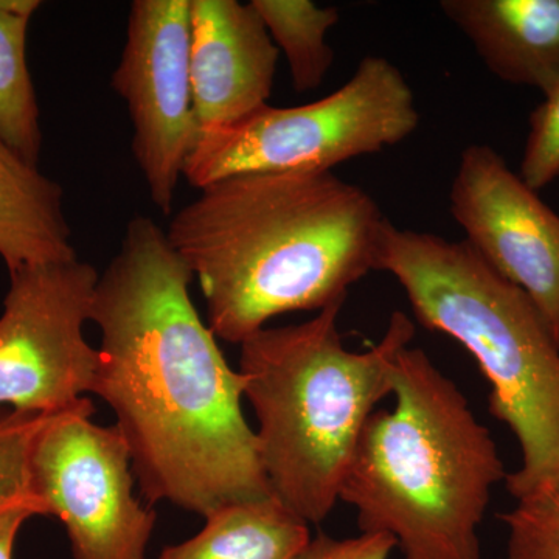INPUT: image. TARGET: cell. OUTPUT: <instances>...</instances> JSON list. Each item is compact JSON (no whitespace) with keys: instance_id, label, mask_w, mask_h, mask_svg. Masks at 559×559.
<instances>
[{"instance_id":"obj_1","label":"cell","mask_w":559,"mask_h":559,"mask_svg":"<svg viewBox=\"0 0 559 559\" xmlns=\"http://www.w3.org/2000/svg\"><path fill=\"white\" fill-rule=\"evenodd\" d=\"M193 278L167 231L148 216L128 223L92 300L102 331L92 393L116 414L143 496L205 518L272 495L242 414L245 381L194 307Z\"/></svg>"},{"instance_id":"obj_2","label":"cell","mask_w":559,"mask_h":559,"mask_svg":"<svg viewBox=\"0 0 559 559\" xmlns=\"http://www.w3.org/2000/svg\"><path fill=\"white\" fill-rule=\"evenodd\" d=\"M200 191L167 237L218 340L241 345L280 314L322 311L378 271L390 221L333 171L234 176Z\"/></svg>"},{"instance_id":"obj_3","label":"cell","mask_w":559,"mask_h":559,"mask_svg":"<svg viewBox=\"0 0 559 559\" xmlns=\"http://www.w3.org/2000/svg\"><path fill=\"white\" fill-rule=\"evenodd\" d=\"M392 384V409L360 430L342 502L360 533L392 536L404 559H481L479 527L509 476L498 444L425 349H401Z\"/></svg>"},{"instance_id":"obj_4","label":"cell","mask_w":559,"mask_h":559,"mask_svg":"<svg viewBox=\"0 0 559 559\" xmlns=\"http://www.w3.org/2000/svg\"><path fill=\"white\" fill-rule=\"evenodd\" d=\"M344 304L241 344L245 396L259 421L271 495L308 525L325 521L340 502L360 430L392 395L393 362L415 337L409 316L395 311L378 344L352 352L340 331Z\"/></svg>"},{"instance_id":"obj_5","label":"cell","mask_w":559,"mask_h":559,"mask_svg":"<svg viewBox=\"0 0 559 559\" xmlns=\"http://www.w3.org/2000/svg\"><path fill=\"white\" fill-rule=\"evenodd\" d=\"M378 271L392 274L423 326L468 349L489 382V412L516 437L514 499L559 474V345L532 299L466 241L389 224Z\"/></svg>"},{"instance_id":"obj_6","label":"cell","mask_w":559,"mask_h":559,"mask_svg":"<svg viewBox=\"0 0 559 559\" xmlns=\"http://www.w3.org/2000/svg\"><path fill=\"white\" fill-rule=\"evenodd\" d=\"M419 124L414 91L384 57L369 55L329 97L294 108L264 105L201 132L183 167L198 190L241 175L333 171L336 165L381 153Z\"/></svg>"},{"instance_id":"obj_7","label":"cell","mask_w":559,"mask_h":559,"mask_svg":"<svg viewBox=\"0 0 559 559\" xmlns=\"http://www.w3.org/2000/svg\"><path fill=\"white\" fill-rule=\"evenodd\" d=\"M81 399L51 412L33 441L28 491L40 516L68 530L73 559H145L156 513L134 496L127 441L92 421Z\"/></svg>"},{"instance_id":"obj_8","label":"cell","mask_w":559,"mask_h":559,"mask_svg":"<svg viewBox=\"0 0 559 559\" xmlns=\"http://www.w3.org/2000/svg\"><path fill=\"white\" fill-rule=\"evenodd\" d=\"M98 277L79 259L10 272L0 316V409L51 414L92 393L100 355L84 323Z\"/></svg>"},{"instance_id":"obj_9","label":"cell","mask_w":559,"mask_h":559,"mask_svg":"<svg viewBox=\"0 0 559 559\" xmlns=\"http://www.w3.org/2000/svg\"><path fill=\"white\" fill-rule=\"evenodd\" d=\"M190 0H135L110 87L132 123V154L151 201L170 215L201 135L190 72Z\"/></svg>"},{"instance_id":"obj_10","label":"cell","mask_w":559,"mask_h":559,"mask_svg":"<svg viewBox=\"0 0 559 559\" xmlns=\"http://www.w3.org/2000/svg\"><path fill=\"white\" fill-rule=\"evenodd\" d=\"M466 242L536 305L559 345V215L498 151L471 143L450 191Z\"/></svg>"},{"instance_id":"obj_11","label":"cell","mask_w":559,"mask_h":559,"mask_svg":"<svg viewBox=\"0 0 559 559\" xmlns=\"http://www.w3.org/2000/svg\"><path fill=\"white\" fill-rule=\"evenodd\" d=\"M190 72L201 132L267 105L280 51L253 7L190 0Z\"/></svg>"},{"instance_id":"obj_12","label":"cell","mask_w":559,"mask_h":559,"mask_svg":"<svg viewBox=\"0 0 559 559\" xmlns=\"http://www.w3.org/2000/svg\"><path fill=\"white\" fill-rule=\"evenodd\" d=\"M489 72L539 90L559 79V0H441Z\"/></svg>"},{"instance_id":"obj_13","label":"cell","mask_w":559,"mask_h":559,"mask_svg":"<svg viewBox=\"0 0 559 559\" xmlns=\"http://www.w3.org/2000/svg\"><path fill=\"white\" fill-rule=\"evenodd\" d=\"M60 183L0 139V257L9 272L76 260Z\"/></svg>"},{"instance_id":"obj_14","label":"cell","mask_w":559,"mask_h":559,"mask_svg":"<svg viewBox=\"0 0 559 559\" xmlns=\"http://www.w3.org/2000/svg\"><path fill=\"white\" fill-rule=\"evenodd\" d=\"M310 539V525L270 496L213 510L197 536L159 559H297Z\"/></svg>"},{"instance_id":"obj_15","label":"cell","mask_w":559,"mask_h":559,"mask_svg":"<svg viewBox=\"0 0 559 559\" xmlns=\"http://www.w3.org/2000/svg\"><path fill=\"white\" fill-rule=\"evenodd\" d=\"M272 43L285 53L294 90H318L334 61L326 35L340 22L334 7L312 0H250Z\"/></svg>"},{"instance_id":"obj_16","label":"cell","mask_w":559,"mask_h":559,"mask_svg":"<svg viewBox=\"0 0 559 559\" xmlns=\"http://www.w3.org/2000/svg\"><path fill=\"white\" fill-rule=\"evenodd\" d=\"M28 24L31 20L0 10V139L21 159L38 167L43 134L27 64Z\"/></svg>"},{"instance_id":"obj_17","label":"cell","mask_w":559,"mask_h":559,"mask_svg":"<svg viewBox=\"0 0 559 559\" xmlns=\"http://www.w3.org/2000/svg\"><path fill=\"white\" fill-rule=\"evenodd\" d=\"M507 559H559V474L500 516Z\"/></svg>"},{"instance_id":"obj_18","label":"cell","mask_w":559,"mask_h":559,"mask_svg":"<svg viewBox=\"0 0 559 559\" xmlns=\"http://www.w3.org/2000/svg\"><path fill=\"white\" fill-rule=\"evenodd\" d=\"M49 415L0 409V511L32 498L28 465L33 441Z\"/></svg>"},{"instance_id":"obj_19","label":"cell","mask_w":559,"mask_h":559,"mask_svg":"<svg viewBox=\"0 0 559 559\" xmlns=\"http://www.w3.org/2000/svg\"><path fill=\"white\" fill-rule=\"evenodd\" d=\"M518 175L539 191L559 179V79L530 116V131Z\"/></svg>"},{"instance_id":"obj_20","label":"cell","mask_w":559,"mask_h":559,"mask_svg":"<svg viewBox=\"0 0 559 559\" xmlns=\"http://www.w3.org/2000/svg\"><path fill=\"white\" fill-rule=\"evenodd\" d=\"M396 549L395 539L381 533H360L355 538L336 539L319 533L297 559H389Z\"/></svg>"},{"instance_id":"obj_21","label":"cell","mask_w":559,"mask_h":559,"mask_svg":"<svg viewBox=\"0 0 559 559\" xmlns=\"http://www.w3.org/2000/svg\"><path fill=\"white\" fill-rule=\"evenodd\" d=\"M40 516L38 503L28 498L0 511V559H13L14 543L25 521Z\"/></svg>"},{"instance_id":"obj_22","label":"cell","mask_w":559,"mask_h":559,"mask_svg":"<svg viewBox=\"0 0 559 559\" xmlns=\"http://www.w3.org/2000/svg\"><path fill=\"white\" fill-rule=\"evenodd\" d=\"M39 7V0H0V10L3 13L24 17V20H32Z\"/></svg>"}]
</instances>
